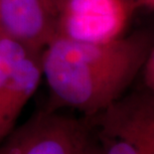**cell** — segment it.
<instances>
[{
  "label": "cell",
  "instance_id": "9c48e42d",
  "mask_svg": "<svg viewBox=\"0 0 154 154\" xmlns=\"http://www.w3.org/2000/svg\"><path fill=\"white\" fill-rule=\"evenodd\" d=\"M137 10L141 8L154 10V0H133Z\"/></svg>",
  "mask_w": 154,
  "mask_h": 154
},
{
  "label": "cell",
  "instance_id": "30bf717a",
  "mask_svg": "<svg viewBox=\"0 0 154 154\" xmlns=\"http://www.w3.org/2000/svg\"><path fill=\"white\" fill-rule=\"evenodd\" d=\"M132 1H133V0H132Z\"/></svg>",
  "mask_w": 154,
  "mask_h": 154
},
{
  "label": "cell",
  "instance_id": "ba28073f",
  "mask_svg": "<svg viewBox=\"0 0 154 154\" xmlns=\"http://www.w3.org/2000/svg\"><path fill=\"white\" fill-rule=\"evenodd\" d=\"M78 154H103V152H101L100 146L99 142H97V140L94 141V137L91 136V138L88 140V142L81 149V151Z\"/></svg>",
  "mask_w": 154,
  "mask_h": 154
},
{
  "label": "cell",
  "instance_id": "277c9868",
  "mask_svg": "<svg viewBox=\"0 0 154 154\" xmlns=\"http://www.w3.org/2000/svg\"><path fill=\"white\" fill-rule=\"evenodd\" d=\"M137 8L132 0H57L56 37L103 43L124 35Z\"/></svg>",
  "mask_w": 154,
  "mask_h": 154
},
{
  "label": "cell",
  "instance_id": "5b68a950",
  "mask_svg": "<svg viewBox=\"0 0 154 154\" xmlns=\"http://www.w3.org/2000/svg\"><path fill=\"white\" fill-rule=\"evenodd\" d=\"M41 53L0 32V143L15 128L21 111L41 83Z\"/></svg>",
  "mask_w": 154,
  "mask_h": 154
},
{
  "label": "cell",
  "instance_id": "3957f363",
  "mask_svg": "<svg viewBox=\"0 0 154 154\" xmlns=\"http://www.w3.org/2000/svg\"><path fill=\"white\" fill-rule=\"evenodd\" d=\"M93 134L88 116L44 109L12 130L0 143V154H78Z\"/></svg>",
  "mask_w": 154,
  "mask_h": 154
},
{
  "label": "cell",
  "instance_id": "52a82bcc",
  "mask_svg": "<svg viewBox=\"0 0 154 154\" xmlns=\"http://www.w3.org/2000/svg\"><path fill=\"white\" fill-rule=\"evenodd\" d=\"M144 82L147 90L154 94V46L147 57V60L142 68Z\"/></svg>",
  "mask_w": 154,
  "mask_h": 154
},
{
  "label": "cell",
  "instance_id": "7a4b0ae2",
  "mask_svg": "<svg viewBox=\"0 0 154 154\" xmlns=\"http://www.w3.org/2000/svg\"><path fill=\"white\" fill-rule=\"evenodd\" d=\"M88 119L103 154H154V94L149 90L123 94Z\"/></svg>",
  "mask_w": 154,
  "mask_h": 154
},
{
  "label": "cell",
  "instance_id": "8992f818",
  "mask_svg": "<svg viewBox=\"0 0 154 154\" xmlns=\"http://www.w3.org/2000/svg\"><path fill=\"white\" fill-rule=\"evenodd\" d=\"M57 0H0V32L29 50L42 51L56 36Z\"/></svg>",
  "mask_w": 154,
  "mask_h": 154
},
{
  "label": "cell",
  "instance_id": "6da1fadb",
  "mask_svg": "<svg viewBox=\"0 0 154 154\" xmlns=\"http://www.w3.org/2000/svg\"><path fill=\"white\" fill-rule=\"evenodd\" d=\"M153 46L148 30L103 43L54 38L41 53L50 94L45 110L73 109L96 116L125 94Z\"/></svg>",
  "mask_w": 154,
  "mask_h": 154
}]
</instances>
